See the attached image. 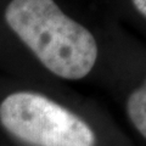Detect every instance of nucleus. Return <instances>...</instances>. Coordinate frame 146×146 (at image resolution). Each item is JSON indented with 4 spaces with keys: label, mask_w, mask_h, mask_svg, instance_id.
Wrapping results in <instances>:
<instances>
[{
    "label": "nucleus",
    "mask_w": 146,
    "mask_h": 146,
    "mask_svg": "<svg viewBox=\"0 0 146 146\" xmlns=\"http://www.w3.org/2000/svg\"><path fill=\"white\" fill-rule=\"evenodd\" d=\"M1 124L35 146H94L91 128L73 112L40 94L13 93L0 105Z\"/></svg>",
    "instance_id": "2"
},
{
    "label": "nucleus",
    "mask_w": 146,
    "mask_h": 146,
    "mask_svg": "<svg viewBox=\"0 0 146 146\" xmlns=\"http://www.w3.org/2000/svg\"><path fill=\"white\" fill-rule=\"evenodd\" d=\"M133 4L141 15L146 17V0H133Z\"/></svg>",
    "instance_id": "4"
},
{
    "label": "nucleus",
    "mask_w": 146,
    "mask_h": 146,
    "mask_svg": "<svg viewBox=\"0 0 146 146\" xmlns=\"http://www.w3.org/2000/svg\"><path fill=\"white\" fill-rule=\"evenodd\" d=\"M127 112L134 127L146 139V79L143 85L129 95Z\"/></svg>",
    "instance_id": "3"
},
{
    "label": "nucleus",
    "mask_w": 146,
    "mask_h": 146,
    "mask_svg": "<svg viewBox=\"0 0 146 146\" xmlns=\"http://www.w3.org/2000/svg\"><path fill=\"white\" fill-rule=\"evenodd\" d=\"M5 20L54 74L76 80L93 70L98 58L94 35L63 13L54 0H12Z\"/></svg>",
    "instance_id": "1"
}]
</instances>
